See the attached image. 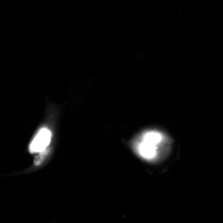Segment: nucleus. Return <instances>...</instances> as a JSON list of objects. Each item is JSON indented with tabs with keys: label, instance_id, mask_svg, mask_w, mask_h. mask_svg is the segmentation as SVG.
<instances>
[{
	"label": "nucleus",
	"instance_id": "f257e3e1",
	"mask_svg": "<svg viewBox=\"0 0 223 223\" xmlns=\"http://www.w3.org/2000/svg\"><path fill=\"white\" fill-rule=\"evenodd\" d=\"M162 135L157 132H148L142 134L136 142V152L143 159L149 161L158 159L160 156Z\"/></svg>",
	"mask_w": 223,
	"mask_h": 223
},
{
	"label": "nucleus",
	"instance_id": "f03ea898",
	"mask_svg": "<svg viewBox=\"0 0 223 223\" xmlns=\"http://www.w3.org/2000/svg\"><path fill=\"white\" fill-rule=\"evenodd\" d=\"M51 134L48 129H41L33 140L29 146L31 153L43 152L49 145L51 142Z\"/></svg>",
	"mask_w": 223,
	"mask_h": 223
},
{
	"label": "nucleus",
	"instance_id": "7ed1b4c3",
	"mask_svg": "<svg viewBox=\"0 0 223 223\" xmlns=\"http://www.w3.org/2000/svg\"><path fill=\"white\" fill-rule=\"evenodd\" d=\"M47 154V152L45 150H44L43 152H41V154L35 158L34 164L36 166L39 165L41 164L44 160Z\"/></svg>",
	"mask_w": 223,
	"mask_h": 223
}]
</instances>
